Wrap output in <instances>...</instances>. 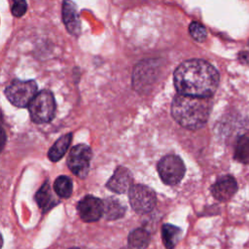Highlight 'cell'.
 <instances>
[{
  "label": "cell",
  "mask_w": 249,
  "mask_h": 249,
  "mask_svg": "<svg viewBox=\"0 0 249 249\" xmlns=\"http://www.w3.org/2000/svg\"><path fill=\"white\" fill-rule=\"evenodd\" d=\"M173 81L180 94L209 98L218 87L219 74L207 61L193 58L176 68Z\"/></svg>",
  "instance_id": "6da1fadb"
},
{
  "label": "cell",
  "mask_w": 249,
  "mask_h": 249,
  "mask_svg": "<svg viewBox=\"0 0 249 249\" xmlns=\"http://www.w3.org/2000/svg\"><path fill=\"white\" fill-rule=\"evenodd\" d=\"M211 102L206 97L176 94L171 104V115L182 126L189 129L202 127L209 117Z\"/></svg>",
  "instance_id": "7a4b0ae2"
},
{
  "label": "cell",
  "mask_w": 249,
  "mask_h": 249,
  "mask_svg": "<svg viewBox=\"0 0 249 249\" xmlns=\"http://www.w3.org/2000/svg\"><path fill=\"white\" fill-rule=\"evenodd\" d=\"M28 111L35 124L51 122L55 113V100L52 91L47 89L39 91L28 105Z\"/></svg>",
  "instance_id": "3957f363"
},
{
  "label": "cell",
  "mask_w": 249,
  "mask_h": 249,
  "mask_svg": "<svg viewBox=\"0 0 249 249\" xmlns=\"http://www.w3.org/2000/svg\"><path fill=\"white\" fill-rule=\"evenodd\" d=\"M38 93V87L35 81H13L5 89L8 100L17 107H28L32 99Z\"/></svg>",
  "instance_id": "277c9868"
},
{
  "label": "cell",
  "mask_w": 249,
  "mask_h": 249,
  "mask_svg": "<svg viewBox=\"0 0 249 249\" xmlns=\"http://www.w3.org/2000/svg\"><path fill=\"white\" fill-rule=\"evenodd\" d=\"M186 171L182 159L176 155H167L158 163V172L162 182L169 186L177 185Z\"/></svg>",
  "instance_id": "5b68a950"
},
{
  "label": "cell",
  "mask_w": 249,
  "mask_h": 249,
  "mask_svg": "<svg viewBox=\"0 0 249 249\" xmlns=\"http://www.w3.org/2000/svg\"><path fill=\"white\" fill-rule=\"evenodd\" d=\"M128 198L133 210L139 214H146L156 205V193L145 185H133L128 191Z\"/></svg>",
  "instance_id": "8992f818"
},
{
  "label": "cell",
  "mask_w": 249,
  "mask_h": 249,
  "mask_svg": "<svg viewBox=\"0 0 249 249\" xmlns=\"http://www.w3.org/2000/svg\"><path fill=\"white\" fill-rule=\"evenodd\" d=\"M91 156V150L88 145H76L70 150L67 158V165L76 176L83 179L89 173Z\"/></svg>",
  "instance_id": "52a82bcc"
},
{
  "label": "cell",
  "mask_w": 249,
  "mask_h": 249,
  "mask_svg": "<svg viewBox=\"0 0 249 249\" xmlns=\"http://www.w3.org/2000/svg\"><path fill=\"white\" fill-rule=\"evenodd\" d=\"M80 218L87 223L95 222L100 219L104 213V204L99 198L92 196L83 197L77 205Z\"/></svg>",
  "instance_id": "ba28073f"
},
{
  "label": "cell",
  "mask_w": 249,
  "mask_h": 249,
  "mask_svg": "<svg viewBox=\"0 0 249 249\" xmlns=\"http://www.w3.org/2000/svg\"><path fill=\"white\" fill-rule=\"evenodd\" d=\"M237 191V183L231 175H225L217 179L211 187L213 196L219 201H228Z\"/></svg>",
  "instance_id": "9c48e42d"
},
{
  "label": "cell",
  "mask_w": 249,
  "mask_h": 249,
  "mask_svg": "<svg viewBox=\"0 0 249 249\" xmlns=\"http://www.w3.org/2000/svg\"><path fill=\"white\" fill-rule=\"evenodd\" d=\"M132 174L126 167L118 166L108 180L106 187L116 194H124L132 187Z\"/></svg>",
  "instance_id": "30bf717a"
},
{
  "label": "cell",
  "mask_w": 249,
  "mask_h": 249,
  "mask_svg": "<svg viewBox=\"0 0 249 249\" xmlns=\"http://www.w3.org/2000/svg\"><path fill=\"white\" fill-rule=\"evenodd\" d=\"M62 20L68 32L78 36L81 32V22L75 3L71 0H64L62 3Z\"/></svg>",
  "instance_id": "8fae6325"
},
{
  "label": "cell",
  "mask_w": 249,
  "mask_h": 249,
  "mask_svg": "<svg viewBox=\"0 0 249 249\" xmlns=\"http://www.w3.org/2000/svg\"><path fill=\"white\" fill-rule=\"evenodd\" d=\"M72 140V133H67L59 137L51 147L48 157L52 161H58L67 152Z\"/></svg>",
  "instance_id": "7c38bea8"
},
{
  "label": "cell",
  "mask_w": 249,
  "mask_h": 249,
  "mask_svg": "<svg viewBox=\"0 0 249 249\" xmlns=\"http://www.w3.org/2000/svg\"><path fill=\"white\" fill-rule=\"evenodd\" d=\"M36 202L38 203V206L44 211H48L50 208H52L54 205L55 199L53 196L51 187L49 185V182L46 181L42 187L38 190L35 196Z\"/></svg>",
  "instance_id": "4fadbf2b"
},
{
  "label": "cell",
  "mask_w": 249,
  "mask_h": 249,
  "mask_svg": "<svg viewBox=\"0 0 249 249\" xmlns=\"http://www.w3.org/2000/svg\"><path fill=\"white\" fill-rule=\"evenodd\" d=\"M181 237V230L173 225L164 224L161 227V238L166 249H173Z\"/></svg>",
  "instance_id": "5bb4252c"
},
{
  "label": "cell",
  "mask_w": 249,
  "mask_h": 249,
  "mask_svg": "<svg viewBox=\"0 0 249 249\" xmlns=\"http://www.w3.org/2000/svg\"><path fill=\"white\" fill-rule=\"evenodd\" d=\"M150 242V233L144 229H136L128 235V245L133 249H145Z\"/></svg>",
  "instance_id": "9a60e30c"
},
{
  "label": "cell",
  "mask_w": 249,
  "mask_h": 249,
  "mask_svg": "<svg viewBox=\"0 0 249 249\" xmlns=\"http://www.w3.org/2000/svg\"><path fill=\"white\" fill-rule=\"evenodd\" d=\"M103 204H104L103 214L106 217V219L114 220L124 216L125 209L118 200L114 198H107L105 201H103Z\"/></svg>",
  "instance_id": "2e32d148"
},
{
  "label": "cell",
  "mask_w": 249,
  "mask_h": 249,
  "mask_svg": "<svg viewBox=\"0 0 249 249\" xmlns=\"http://www.w3.org/2000/svg\"><path fill=\"white\" fill-rule=\"evenodd\" d=\"M234 159L242 163H249V135L240 136L235 144Z\"/></svg>",
  "instance_id": "e0dca14e"
},
{
  "label": "cell",
  "mask_w": 249,
  "mask_h": 249,
  "mask_svg": "<svg viewBox=\"0 0 249 249\" xmlns=\"http://www.w3.org/2000/svg\"><path fill=\"white\" fill-rule=\"evenodd\" d=\"M73 189L72 180L65 175L58 176L53 183V190L57 196L63 198H67L71 196Z\"/></svg>",
  "instance_id": "ac0fdd59"
},
{
  "label": "cell",
  "mask_w": 249,
  "mask_h": 249,
  "mask_svg": "<svg viewBox=\"0 0 249 249\" xmlns=\"http://www.w3.org/2000/svg\"><path fill=\"white\" fill-rule=\"evenodd\" d=\"M189 31L192 37L197 42H203L207 37V32L205 27L197 21H193L189 25Z\"/></svg>",
  "instance_id": "d6986e66"
},
{
  "label": "cell",
  "mask_w": 249,
  "mask_h": 249,
  "mask_svg": "<svg viewBox=\"0 0 249 249\" xmlns=\"http://www.w3.org/2000/svg\"><path fill=\"white\" fill-rule=\"evenodd\" d=\"M12 13L15 17L19 18L23 16L26 12L27 5L25 0H12Z\"/></svg>",
  "instance_id": "ffe728a7"
},
{
  "label": "cell",
  "mask_w": 249,
  "mask_h": 249,
  "mask_svg": "<svg viewBox=\"0 0 249 249\" xmlns=\"http://www.w3.org/2000/svg\"><path fill=\"white\" fill-rule=\"evenodd\" d=\"M239 60L244 64H249V52H241L239 53Z\"/></svg>",
  "instance_id": "44dd1931"
},
{
  "label": "cell",
  "mask_w": 249,
  "mask_h": 249,
  "mask_svg": "<svg viewBox=\"0 0 249 249\" xmlns=\"http://www.w3.org/2000/svg\"><path fill=\"white\" fill-rule=\"evenodd\" d=\"M70 249H80V248H77V247H73V248H70Z\"/></svg>",
  "instance_id": "7402d4cb"
}]
</instances>
